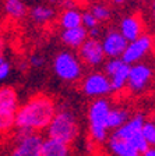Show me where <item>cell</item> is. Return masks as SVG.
<instances>
[{
  "label": "cell",
  "instance_id": "1",
  "mask_svg": "<svg viewBox=\"0 0 155 156\" xmlns=\"http://www.w3.org/2000/svg\"><path fill=\"white\" fill-rule=\"evenodd\" d=\"M56 110L57 106L50 96L43 94L34 95L20 106L14 127L17 130H27L34 133L46 131L52 119L55 117Z\"/></svg>",
  "mask_w": 155,
  "mask_h": 156
},
{
  "label": "cell",
  "instance_id": "2",
  "mask_svg": "<svg viewBox=\"0 0 155 156\" xmlns=\"http://www.w3.org/2000/svg\"><path fill=\"white\" fill-rule=\"evenodd\" d=\"M112 109L106 96L97 98L88 106V131L95 144H103L109 138V113Z\"/></svg>",
  "mask_w": 155,
  "mask_h": 156
},
{
  "label": "cell",
  "instance_id": "3",
  "mask_svg": "<svg viewBox=\"0 0 155 156\" xmlns=\"http://www.w3.org/2000/svg\"><path fill=\"white\" fill-rule=\"evenodd\" d=\"M78 131L80 127L76 114L67 107H57L55 117L46 128V136L71 144L78 136Z\"/></svg>",
  "mask_w": 155,
  "mask_h": 156
},
{
  "label": "cell",
  "instance_id": "4",
  "mask_svg": "<svg viewBox=\"0 0 155 156\" xmlns=\"http://www.w3.org/2000/svg\"><path fill=\"white\" fill-rule=\"evenodd\" d=\"M52 68L56 77L65 82H77L84 77V63L68 50H61L53 57Z\"/></svg>",
  "mask_w": 155,
  "mask_h": 156
},
{
  "label": "cell",
  "instance_id": "5",
  "mask_svg": "<svg viewBox=\"0 0 155 156\" xmlns=\"http://www.w3.org/2000/svg\"><path fill=\"white\" fill-rule=\"evenodd\" d=\"M43 138L39 133L17 130L7 156H42Z\"/></svg>",
  "mask_w": 155,
  "mask_h": 156
},
{
  "label": "cell",
  "instance_id": "6",
  "mask_svg": "<svg viewBox=\"0 0 155 156\" xmlns=\"http://www.w3.org/2000/svg\"><path fill=\"white\" fill-rule=\"evenodd\" d=\"M146 120L147 119L142 113L133 114L131 119H130L124 126H122V127H119L117 130L112 131V134H115V135L119 136V138L126 140L127 142H130L133 146H136L141 153H144L149 148L148 142H147L144 135H142V126H144Z\"/></svg>",
  "mask_w": 155,
  "mask_h": 156
},
{
  "label": "cell",
  "instance_id": "7",
  "mask_svg": "<svg viewBox=\"0 0 155 156\" xmlns=\"http://www.w3.org/2000/svg\"><path fill=\"white\" fill-rule=\"evenodd\" d=\"M18 109L16 89L13 87H3L0 89V127L3 133H7L14 127Z\"/></svg>",
  "mask_w": 155,
  "mask_h": 156
},
{
  "label": "cell",
  "instance_id": "8",
  "mask_svg": "<svg viewBox=\"0 0 155 156\" xmlns=\"http://www.w3.org/2000/svg\"><path fill=\"white\" fill-rule=\"evenodd\" d=\"M81 92L85 96L91 99H97V98H105L113 92L112 84H110V78L105 73L101 71H92L83 77L81 80Z\"/></svg>",
  "mask_w": 155,
  "mask_h": 156
},
{
  "label": "cell",
  "instance_id": "9",
  "mask_svg": "<svg viewBox=\"0 0 155 156\" xmlns=\"http://www.w3.org/2000/svg\"><path fill=\"white\" fill-rule=\"evenodd\" d=\"M130 67L122 57H113L108 58L103 63V73L110 78L113 92H122L124 88H127V81H129Z\"/></svg>",
  "mask_w": 155,
  "mask_h": 156
},
{
  "label": "cell",
  "instance_id": "10",
  "mask_svg": "<svg viewBox=\"0 0 155 156\" xmlns=\"http://www.w3.org/2000/svg\"><path fill=\"white\" fill-rule=\"evenodd\" d=\"M77 50L81 62L90 68H98L106 62V55H105L101 39L88 38Z\"/></svg>",
  "mask_w": 155,
  "mask_h": 156
},
{
  "label": "cell",
  "instance_id": "11",
  "mask_svg": "<svg viewBox=\"0 0 155 156\" xmlns=\"http://www.w3.org/2000/svg\"><path fill=\"white\" fill-rule=\"evenodd\" d=\"M152 67L144 62H138L131 64L127 81V89L131 94H141L148 88L152 80Z\"/></svg>",
  "mask_w": 155,
  "mask_h": 156
},
{
  "label": "cell",
  "instance_id": "12",
  "mask_svg": "<svg viewBox=\"0 0 155 156\" xmlns=\"http://www.w3.org/2000/svg\"><path fill=\"white\" fill-rule=\"evenodd\" d=\"M152 49V38L149 35L142 34L141 36H138L134 41H130L127 45L126 50L123 53L122 58L127 64H134V63L142 62V58L146 57L149 53V50Z\"/></svg>",
  "mask_w": 155,
  "mask_h": 156
},
{
  "label": "cell",
  "instance_id": "13",
  "mask_svg": "<svg viewBox=\"0 0 155 156\" xmlns=\"http://www.w3.org/2000/svg\"><path fill=\"white\" fill-rule=\"evenodd\" d=\"M101 42H102L103 50H105V55L108 58L122 57L127 45H129V41L123 36V34L119 29L106 31L101 38Z\"/></svg>",
  "mask_w": 155,
  "mask_h": 156
},
{
  "label": "cell",
  "instance_id": "14",
  "mask_svg": "<svg viewBox=\"0 0 155 156\" xmlns=\"http://www.w3.org/2000/svg\"><path fill=\"white\" fill-rule=\"evenodd\" d=\"M106 146L112 156H142V153L136 146H133L126 140L116 136L115 134L109 135L106 141Z\"/></svg>",
  "mask_w": 155,
  "mask_h": 156
},
{
  "label": "cell",
  "instance_id": "15",
  "mask_svg": "<svg viewBox=\"0 0 155 156\" xmlns=\"http://www.w3.org/2000/svg\"><path fill=\"white\" fill-rule=\"evenodd\" d=\"M88 38H90L88 29L84 25L76 27V28L63 29L60 34V41L71 49H78Z\"/></svg>",
  "mask_w": 155,
  "mask_h": 156
},
{
  "label": "cell",
  "instance_id": "16",
  "mask_svg": "<svg viewBox=\"0 0 155 156\" xmlns=\"http://www.w3.org/2000/svg\"><path fill=\"white\" fill-rule=\"evenodd\" d=\"M119 31L127 41H134L142 35V23L138 16H127L122 18L119 24Z\"/></svg>",
  "mask_w": 155,
  "mask_h": 156
},
{
  "label": "cell",
  "instance_id": "17",
  "mask_svg": "<svg viewBox=\"0 0 155 156\" xmlns=\"http://www.w3.org/2000/svg\"><path fill=\"white\" fill-rule=\"evenodd\" d=\"M70 144L46 136L42 146V156H70Z\"/></svg>",
  "mask_w": 155,
  "mask_h": 156
},
{
  "label": "cell",
  "instance_id": "18",
  "mask_svg": "<svg viewBox=\"0 0 155 156\" xmlns=\"http://www.w3.org/2000/svg\"><path fill=\"white\" fill-rule=\"evenodd\" d=\"M59 24L63 29L76 28L83 25V11L74 7V9H63V13L60 14Z\"/></svg>",
  "mask_w": 155,
  "mask_h": 156
},
{
  "label": "cell",
  "instance_id": "19",
  "mask_svg": "<svg viewBox=\"0 0 155 156\" xmlns=\"http://www.w3.org/2000/svg\"><path fill=\"white\" fill-rule=\"evenodd\" d=\"M131 112L127 109V107L123 106H116L110 109L109 113V128L110 131L117 130L119 127L124 126L127 121L131 119Z\"/></svg>",
  "mask_w": 155,
  "mask_h": 156
},
{
  "label": "cell",
  "instance_id": "20",
  "mask_svg": "<svg viewBox=\"0 0 155 156\" xmlns=\"http://www.w3.org/2000/svg\"><path fill=\"white\" fill-rule=\"evenodd\" d=\"M4 13L13 20L23 18L27 14V6L23 0H4Z\"/></svg>",
  "mask_w": 155,
  "mask_h": 156
},
{
  "label": "cell",
  "instance_id": "21",
  "mask_svg": "<svg viewBox=\"0 0 155 156\" xmlns=\"http://www.w3.org/2000/svg\"><path fill=\"white\" fill-rule=\"evenodd\" d=\"M31 18L38 24H46L55 17V10L45 4H38L31 9Z\"/></svg>",
  "mask_w": 155,
  "mask_h": 156
},
{
  "label": "cell",
  "instance_id": "22",
  "mask_svg": "<svg viewBox=\"0 0 155 156\" xmlns=\"http://www.w3.org/2000/svg\"><path fill=\"white\" fill-rule=\"evenodd\" d=\"M142 135L149 146H155V120H146L142 126Z\"/></svg>",
  "mask_w": 155,
  "mask_h": 156
},
{
  "label": "cell",
  "instance_id": "23",
  "mask_svg": "<svg viewBox=\"0 0 155 156\" xmlns=\"http://www.w3.org/2000/svg\"><path fill=\"white\" fill-rule=\"evenodd\" d=\"M90 10L94 13V16L98 18L99 23H105V21H108L110 18V10L105 4H101V3L94 4V6H91Z\"/></svg>",
  "mask_w": 155,
  "mask_h": 156
},
{
  "label": "cell",
  "instance_id": "24",
  "mask_svg": "<svg viewBox=\"0 0 155 156\" xmlns=\"http://www.w3.org/2000/svg\"><path fill=\"white\" fill-rule=\"evenodd\" d=\"M83 25L87 29H91V28H94V27L99 25V21H98V18L94 16V13L91 10L83 11Z\"/></svg>",
  "mask_w": 155,
  "mask_h": 156
},
{
  "label": "cell",
  "instance_id": "25",
  "mask_svg": "<svg viewBox=\"0 0 155 156\" xmlns=\"http://www.w3.org/2000/svg\"><path fill=\"white\" fill-rule=\"evenodd\" d=\"M10 74H11V63L4 56H2V58H0V80L6 81L10 77Z\"/></svg>",
  "mask_w": 155,
  "mask_h": 156
},
{
  "label": "cell",
  "instance_id": "26",
  "mask_svg": "<svg viewBox=\"0 0 155 156\" xmlns=\"http://www.w3.org/2000/svg\"><path fill=\"white\" fill-rule=\"evenodd\" d=\"M28 63H29V66L34 68H41L43 64H45V58H43L41 55H32L29 57Z\"/></svg>",
  "mask_w": 155,
  "mask_h": 156
},
{
  "label": "cell",
  "instance_id": "27",
  "mask_svg": "<svg viewBox=\"0 0 155 156\" xmlns=\"http://www.w3.org/2000/svg\"><path fill=\"white\" fill-rule=\"evenodd\" d=\"M88 35H90V38H97V39H101L102 38V28H101L99 25L94 27V28L88 29Z\"/></svg>",
  "mask_w": 155,
  "mask_h": 156
},
{
  "label": "cell",
  "instance_id": "28",
  "mask_svg": "<svg viewBox=\"0 0 155 156\" xmlns=\"http://www.w3.org/2000/svg\"><path fill=\"white\" fill-rule=\"evenodd\" d=\"M77 2L76 0H61V6L63 9H74Z\"/></svg>",
  "mask_w": 155,
  "mask_h": 156
},
{
  "label": "cell",
  "instance_id": "29",
  "mask_svg": "<svg viewBox=\"0 0 155 156\" xmlns=\"http://www.w3.org/2000/svg\"><path fill=\"white\" fill-rule=\"evenodd\" d=\"M142 156H155V146H149L148 149L142 153Z\"/></svg>",
  "mask_w": 155,
  "mask_h": 156
},
{
  "label": "cell",
  "instance_id": "30",
  "mask_svg": "<svg viewBox=\"0 0 155 156\" xmlns=\"http://www.w3.org/2000/svg\"><path fill=\"white\" fill-rule=\"evenodd\" d=\"M151 11H152V17H154V20H155V0H154V3H152V6H151Z\"/></svg>",
  "mask_w": 155,
  "mask_h": 156
},
{
  "label": "cell",
  "instance_id": "31",
  "mask_svg": "<svg viewBox=\"0 0 155 156\" xmlns=\"http://www.w3.org/2000/svg\"><path fill=\"white\" fill-rule=\"evenodd\" d=\"M48 3H50V4H59V3H61L60 0H48Z\"/></svg>",
  "mask_w": 155,
  "mask_h": 156
},
{
  "label": "cell",
  "instance_id": "32",
  "mask_svg": "<svg viewBox=\"0 0 155 156\" xmlns=\"http://www.w3.org/2000/svg\"><path fill=\"white\" fill-rule=\"evenodd\" d=\"M113 3H116V4H122V3H124L126 0H112Z\"/></svg>",
  "mask_w": 155,
  "mask_h": 156
},
{
  "label": "cell",
  "instance_id": "33",
  "mask_svg": "<svg viewBox=\"0 0 155 156\" xmlns=\"http://www.w3.org/2000/svg\"><path fill=\"white\" fill-rule=\"evenodd\" d=\"M76 2H77L78 4H84L85 2H88V0H76Z\"/></svg>",
  "mask_w": 155,
  "mask_h": 156
}]
</instances>
